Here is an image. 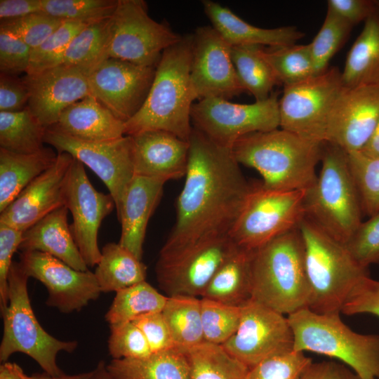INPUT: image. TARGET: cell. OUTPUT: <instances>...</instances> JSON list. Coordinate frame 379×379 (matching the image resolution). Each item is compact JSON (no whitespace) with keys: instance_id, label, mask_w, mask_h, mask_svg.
I'll return each mask as SVG.
<instances>
[{"instance_id":"cell-24","label":"cell","mask_w":379,"mask_h":379,"mask_svg":"<svg viewBox=\"0 0 379 379\" xmlns=\"http://www.w3.org/2000/svg\"><path fill=\"white\" fill-rule=\"evenodd\" d=\"M165 182L135 175L117 213L121 226L119 244L140 260L147 224L160 201Z\"/></svg>"},{"instance_id":"cell-2","label":"cell","mask_w":379,"mask_h":379,"mask_svg":"<svg viewBox=\"0 0 379 379\" xmlns=\"http://www.w3.org/2000/svg\"><path fill=\"white\" fill-rule=\"evenodd\" d=\"M192 46L193 34H189L163 52L142 107L124 123L125 135L164 131L189 141L195 100L190 83Z\"/></svg>"},{"instance_id":"cell-60","label":"cell","mask_w":379,"mask_h":379,"mask_svg":"<svg viewBox=\"0 0 379 379\" xmlns=\"http://www.w3.org/2000/svg\"><path fill=\"white\" fill-rule=\"evenodd\" d=\"M90 379H114L107 370L105 361H100L97 366L92 370Z\"/></svg>"},{"instance_id":"cell-23","label":"cell","mask_w":379,"mask_h":379,"mask_svg":"<svg viewBox=\"0 0 379 379\" xmlns=\"http://www.w3.org/2000/svg\"><path fill=\"white\" fill-rule=\"evenodd\" d=\"M130 136L133 142L135 175L165 182L185 177L189 141L164 131H147Z\"/></svg>"},{"instance_id":"cell-38","label":"cell","mask_w":379,"mask_h":379,"mask_svg":"<svg viewBox=\"0 0 379 379\" xmlns=\"http://www.w3.org/2000/svg\"><path fill=\"white\" fill-rule=\"evenodd\" d=\"M111 18L89 24L79 32L65 50L61 64L92 70L100 62L108 58L107 49Z\"/></svg>"},{"instance_id":"cell-43","label":"cell","mask_w":379,"mask_h":379,"mask_svg":"<svg viewBox=\"0 0 379 379\" xmlns=\"http://www.w3.org/2000/svg\"><path fill=\"white\" fill-rule=\"evenodd\" d=\"M118 0H41V11L64 21L86 24L109 18Z\"/></svg>"},{"instance_id":"cell-53","label":"cell","mask_w":379,"mask_h":379,"mask_svg":"<svg viewBox=\"0 0 379 379\" xmlns=\"http://www.w3.org/2000/svg\"><path fill=\"white\" fill-rule=\"evenodd\" d=\"M29 89L24 79L1 73L0 112H14L27 107Z\"/></svg>"},{"instance_id":"cell-44","label":"cell","mask_w":379,"mask_h":379,"mask_svg":"<svg viewBox=\"0 0 379 379\" xmlns=\"http://www.w3.org/2000/svg\"><path fill=\"white\" fill-rule=\"evenodd\" d=\"M88 25L65 21L43 43L32 51L26 74H34L60 65L63 54L72 40Z\"/></svg>"},{"instance_id":"cell-51","label":"cell","mask_w":379,"mask_h":379,"mask_svg":"<svg viewBox=\"0 0 379 379\" xmlns=\"http://www.w3.org/2000/svg\"><path fill=\"white\" fill-rule=\"evenodd\" d=\"M23 232L0 223V308L3 312L8 304V277L13 263L12 258L19 249Z\"/></svg>"},{"instance_id":"cell-13","label":"cell","mask_w":379,"mask_h":379,"mask_svg":"<svg viewBox=\"0 0 379 379\" xmlns=\"http://www.w3.org/2000/svg\"><path fill=\"white\" fill-rule=\"evenodd\" d=\"M45 143L57 153L67 152L87 166L107 187L114 199L117 214L124 194L135 176L133 142L130 135L107 141H84L51 126Z\"/></svg>"},{"instance_id":"cell-46","label":"cell","mask_w":379,"mask_h":379,"mask_svg":"<svg viewBox=\"0 0 379 379\" xmlns=\"http://www.w3.org/2000/svg\"><path fill=\"white\" fill-rule=\"evenodd\" d=\"M64 22L41 12L19 18L1 20L0 29L15 35L33 50Z\"/></svg>"},{"instance_id":"cell-10","label":"cell","mask_w":379,"mask_h":379,"mask_svg":"<svg viewBox=\"0 0 379 379\" xmlns=\"http://www.w3.org/2000/svg\"><path fill=\"white\" fill-rule=\"evenodd\" d=\"M166 24L152 19L143 0H118L111 18L107 58L157 67L163 52L181 39Z\"/></svg>"},{"instance_id":"cell-58","label":"cell","mask_w":379,"mask_h":379,"mask_svg":"<svg viewBox=\"0 0 379 379\" xmlns=\"http://www.w3.org/2000/svg\"><path fill=\"white\" fill-rule=\"evenodd\" d=\"M360 152L370 157H379V120L371 137Z\"/></svg>"},{"instance_id":"cell-11","label":"cell","mask_w":379,"mask_h":379,"mask_svg":"<svg viewBox=\"0 0 379 379\" xmlns=\"http://www.w3.org/2000/svg\"><path fill=\"white\" fill-rule=\"evenodd\" d=\"M194 127L215 143L232 148L240 138L280 127L278 94L262 101L237 104L220 98H206L193 104Z\"/></svg>"},{"instance_id":"cell-39","label":"cell","mask_w":379,"mask_h":379,"mask_svg":"<svg viewBox=\"0 0 379 379\" xmlns=\"http://www.w3.org/2000/svg\"><path fill=\"white\" fill-rule=\"evenodd\" d=\"M262 54L279 84L284 86H292L315 76L309 44H293L269 50L262 48Z\"/></svg>"},{"instance_id":"cell-3","label":"cell","mask_w":379,"mask_h":379,"mask_svg":"<svg viewBox=\"0 0 379 379\" xmlns=\"http://www.w3.org/2000/svg\"><path fill=\"white\" fill-rule=\"evenodd\" d=\"M323 143L277 128L244 135L231 149L239 164L260 174L265 188L300 190L308 189L316 180Z\"/></svg>"},{"instance_id":"cell-7","label":"cell","mask_w":379,"mask_h":379,"mask_svg":"<svg viewBox=\"0 0 379 379\" xmlns=\"http://www.w3.org/2000/svg\"><path fill=\"white\" fill-rule=\"evenodd\" d=\"M340 313L319 314L305 307L288 314L294 351L335 358L361 379H379V335L353 331Z\"/></svg>"},{"instance_id":"cell-61","label":"cell","mask_w":379,"mask_h":379,"mask_svg":"<svg viewBox=\"0 0 379 379\" xmlns=\"http://www.w3.org/2000/svg\"><path fill=\"white\" fill-rule=\"evenodd\" d=\"M378 6L379 7V1H377Z\"/></svg>"},{"instance_id":"cell-8","label":"cell","mask_w":379,"mask_h":379,"mask_svg":"<svg viewBox=\"0 0 379 379\" xmlns=\"http://www.w3.org/2000/svg\"><path fill=\"white\" fill-rule=\"evenodd\" d=\"M28 278L20 262L13 261L8 277V304L1 312L4 330L0 361H7L13 354L20 352L33 359L48 374L62 375L56 362L57 354L60 351L74 352L78 343L58 340L42 328L29 300Z\"/></svg>"},{"instance_id":"cell-21","label":"cell","mask_w":379,"mask_h":379,"mask_svg":"<svg viewBox=\"0 0 379 379\" xmlns=\"http://www.w3.org/2000/svg\"><path fill=\"white\" fill-rule=\"evenodd\" d=\"M91 69L61 64L23 78L29 98L27 108L47 128L55 125L62 112L74 102L91 95Z\"/></svg>"},{"instance_id":"cell-12","label":"cell","mask_w":379,"mask_h":379,"mask_svg":"<svg viewBox=\"0 0 379 379\" xmlns=\"http://www.w3.org/2000/svg\"><path fill=\"white\" fill-rule=\"evenodd\" d=\"M343 88L341 72L335 67L284 86L279 100L280 128L314 142H325L328 117Z\"/></svg>"},{"instance_id":"cell-28","label":"cell","mask_w":379,"mask_h":379,"mask_svg":"<svg viewBox=\"0 0 379 379\" xmlns=\"http://www.w3.org/2000/svg\"><path fill=\"white\" fill-rule=\"evenodd\" d=\"M253 252L237 246L217 270L201 298L237 307L250 300Z\"/></svg>"},{"instance_id":"cell-47","label":"cell","mask_w":379,"mask_h":379,"mask_svg":"<svg viewBox=\"0 0 379 379\" xmlns=\"http://www.w3.org/2000/svg\"><path fill=\"white\" fill-rule=\"evenodd\" d=\"M344 245L361 267L379 264V212L361 222Z\"/></svg>"},{"instance_id":"cell-30","label":"cell","mask_w":379,"mask_h":379,"mask_svg":"<svg viewBox=\"0 0 379 379\" xmlns=\"http://www.w3.org/2000/svg\"><path fill=\"white\" fill-rule=\"evenodd\" d=\"M343 87L379 84V7L364 22L341 72Z\"/></svg>"},{"instance_id":"cell-35","label":"cell","mask_w":379,"mask_h":379,"mask_svg":"<svg viewBox=\"0 0 379 379\" xmlns=\"http://www.w3.org/2000/svg\"><path fill=\"white\" fill-rule=\"evenodd\" d=\"M167 296L144 281L116 292V295L105 318L109 326L132 322L138 317L161 312Z\"/></svg>"},{"instance_id":"cell-48","label":"cell","mask_w":379,"mask_h":379,"mask_svg":"<svg viewBox=\"0 0 379 379\" xmlns=\"http://www.w3.org/2000/svg\"><path fill=\"white\" fill-rule=\"evenodd\" d=\"M109 328L108 350L113 359H141L152 354L143 333L133 322Z\"/></svg>"},{"instance_id":"cell-31","label":"cell","mask_w":379,"mask_h":379,"mask_svg":"<svg viewBox=\"0 0 379 379\" xmlns=\"http://www.w3.org/2000/svg\"><path fill=\"white\" fill-rule=\"evenodd\" d=\"M107 368L114 379H190L187 352L178 347L145 358L112 359Z\"/></svg>"},{"instance_id":"cell-27","label":"cell","mask_w":379,"mask_h":379,"mask_svg":"<svg viewBox=\"0 0 379 379\" xmlns=\"http://www.w3.org/2000/svg\"><path fill=\"white\" fill-rule=\"evenodd\" d=\"M52 127L84 141H107L125 135L124 122L92 95L65 109Z\"/></svg>"},{"instance_id":"cell-49","label":"cell","mask_w":379,"mask_h":379,"mask_svg":"<svg viewBox=\"0 0 379 379\" xmlns=\"http://www.w3.org/2000/svg\"><path fill=\"white\" fill-rule=\"evenodd\" d=\"M32 48L12 33L0 29V72L16 75L27 73Z\"/></svg>"},{"instance_id":"cell-1","label":"cell","mask_w":379,"mask_h":379,"mask_svg":"<svg viewBox=\"0 0 379 379\" xmlns=\"http://www.w3.org/2000/svg\"><path fill=\"white\" fill-rule=\"evenodd\" d=\"M175 224L159 260L173 259L201 242L230 236L251 190L232 149L193 127Z\"/></svg>"},{"instance_id":"cell-19","label":"cell","mask_w":379,"mask_h":379,"mask_svg":"<svg viewBox=\"0 0 379 379\" xmlns=\"http://www.w3.org/2000/svg\"><path fill=\"white\" fill-rule=\"evenodd\" d=\"M190 83L194 99H226L244 92L231 58V46L211 26L193 34Z\"/></svg>"},{"instance_id":"cell-4","label":"cell","mask_w":379,"mask_h":379,"mask_svg":"<svg viewBox=\"0 0 379 379\" xmlns=\"http://www.w3.org/2000/svg\"><path fill=\"white\" fill-rule=\"evenodd\" d=\"M310 297L298 227L253 251L251 299L288 315L308 307Z\"/></svg>"},{"instance_id":"cell-40","label":"cell","mask_w":379,"mask_h":379,"mask_svg":"<svg viewBox=\"0 0 379 379\" xmlns=\"http://www.w3.org/2000/svg\"><path fill=\"white\" fill-rule=\"evenodd\" d=\"M347 161L362 212L371 217L379 212V157L357 151L347 153Z\"/></svg>"},{"instance_id":"cell-9","label":"cell","mask_w":379,"mask_h":379,"mask_svg":"<svg viewBox=\"0 0 379 379\" xmlns=\"http://www.w3.org/2000/svg\"><path fill=\"white\" fill-rule=\"evenodd\" d=\"M305 193L252 186L230 237L237 246L255 251L297 227L305 216Z\"/></svg>"},{"instance_id":"cell-18","label":"cell","mask_w":379,"mask_h":379,"mask_svg":"<svg viewBox=\"0 0 379 379\" xmlns=\"http://www.w3.org/2000/svg\"><path fill=\"white\" fill-rule=\"evenodd\" d=\"M20 263L29 277L39 280L46 288V305L62 313L81 310L101 293L94 273L77 270L49 254L22 251Z\"/></svg>"},{"instance_id":"cell-37","label":"cell","mask_w":379,"mask_h":379,"mask_svg":"<svg viewBox=\"0 0 379 379\" xmlns=\"http://www.w3.org/2000/svg\"><path fill=\"white\" fill-rule=\"evenodd\" d=\"M190 379H246L248 368L221 345L203 343L185 350Z\"/></svg>"},{"instance_id":"cell-25","label":"cell","mask_w":379,"mask_h":379,"mask_svg":"<svg viewBox=\"0 0 379 379\" xmlns=\"http://www.w3.org/2000/svg\"><path fill=\"white\" fill-rule=\"evenodd\" d=\"M212 27L230 46L258 45L279 48L295 44L304 36L296 27L265 29L249 24L229 8L213 1H202Z\"/></svg>"},{"instance_id":"cell-34","label":"cell","mask_w":379,"mask_h":379,"mask_svg":"<svg viewBox=\"0 0 379 379\" xmlns=\"http://www.w3.org/2000/svg\"><path fill=\"white\" fill-rule=\"evenodd\" d=\"M262 46L241 45L231 46V58L238 79L245 91L255 101L267 99L273 87L279 84L273 70L262 54Z\"/></svg>"},{"instance_id":"cell-14","label":"cell","mask_w":379,"mask_h":379,"mask_svg":"<svg viewBox=\"0 0 379 379\" xmlns=\"http://www.w3.org/2000/svg\"><path fill=\"white\" fill-rule=\"evenodd\" d=\"M221 346L251 368L270 356L294 350V335L284 314L251 299L241 306L237 331Z\"/></svg>"},{"instance_id":"cell-57","label":"cell","mask_w":379,"mask_h":379,"mask_svg":"<svg viewBox=\"0 0 379 379\" xmlns=\"http://www.w3.org/2000/svg\"><path fill=\"white\" fill-rule=\"evenodd\" d=\"M0 379H32L16 363L5 361L0 365Z\"/></svg>"},{"instance_id":"cell-29","label":"cell","mask_w":379,"mask_h":379,"mask_svg":"<svg viewBox=\"0 0 379 379\" xmlns=\"http://www.w3.org/2000/svg\"><path fill=\"white\" fill-rule=\"evenodd\" d=\"M57 156L51 147H44L33 154H18L0 148V213L50 168Z\"/></svg>"},{"instance_id":"cell-16","label":"cell","mask_w":379,"mask_h":379,"mask_svg":"<svg viewBox=\"0 0 379 379\" xmlns=\"http://www.w3.org/2000/svg\"><path fill=\"white\" fill-rule=\"evenodd\" d=\"M230 236L207 240L167 260H158L156 274L160 288L172 295L201 296L210 281L236 248Z\"/></svg>"},{"instance_id":"cell-33","label":"cell","mask_w":379,"mask_h":379,"mask_svg":"<svg viewBox=\"0 0 379 379\" xmlns=\"http://www.w3.org/2000/svg\"><path fill=\"white\" fill-rule=\"evenodd\" d=\"M161 313L175 347L187 350L204 343L201 298L180 295L167 296Z\"/></svg>"},{"instance_id":"cell-5","label":"cell","mask_w":379,"mask_h":379,"mask_svg":"<svg viewBox=\"0 0 379 379\" xmlns=\"http://www.w3.org/2000/svg\"><path fill=\"white\" fill-rule=\"evenodd\" d=\"M310 287L308 308L319 314L340 312L349 294L368 269L359 265L345 245L308 218L298 224Z\"/></svg>"},{"instance_id":"cell-32","label":"cell","mask_w":379,"mask_h":379,"mask_svg":"<svg viewBox=\"0 0 379 379\" xmlns=\"http://www.w3.org/2000/svg\"><path fill=\"white\" fill-rule=\"evenodd\" d=\"M101 292H117L145 281L147 267L119 243H108L101 250L95 270Z\"/></svg>"},{"instance_id":"cell-54","label":"cell","mask_w":379,"mask_h":379,"mask_svg":"<svg viewBox=\"0 0 379 379\" xmlns=\"http://www.w3.org/2000/svg\"><path fill=\"white\" fill-rule=\"evenodd\" d=\"M328 9L332 11L352 27L366 21L377 9V1L328 0Z\"/></svg>"},{"instance_id":"cell-22","label":"cell","mask_w":379,"mask_h":379,"mask_svg":"<svg viewBox=\"0 0 379 379\" xmlns=\"http://www.w3.org/2000/svg\"><path fill=\"white\" fill-rule=\"evenodd\" d=\"M74 158L58 153L54 164L33 180L0 214V223L24 232L65 206V187Z\"/></svg>"},{"instance_id":"cell-20","label":"cell","mask_w":379,"mask_h":379,"mask_svg":"<svg viewBox=\"0 0 379 379\" xmlns=\"http://www.w3.org/2000/svg\"><path fill=\"white\" fill-rule=\"evenodd\" d=\"M379 120V84L343 87L328 115L326 142L347 153L361 150Z\"/></svg>"},{"instance_id":"cell-17","label":"cell","mask_w":379,"mask_h":379,"mask_svg":"<svg viewBox=\"0 0 379 379\" xmlns=\"http://www.w3.org/2000/svg\"><path fill=\"white\" fill-rule=\"evenodd\" d=\"M65 206L72 214L70 230L84 261L88 267L97 265L101 258L98 244L99 228L115 208V203L109 193L95 189L84 164L76 159L66 184Z\"/></svg>"},{"instance_id":"cell-36","label":"cell","mask_w":379,"mask_h":379,"mask_svg":"<svg viewBox=\"0 0 379 379\" xmlns=\"http://www.w3.org/2000/svg\"><path fill=\"white\" fill-rule=\"evenodd\" d=\"M45 128L27 107L0 112V148L18 154H33L44 147Z\"/></svg>"},{"instance_id":"cell-15","label":"cell","mask_w":379,"mask_h":379,"mask_svg":"<svg viewBox=\"0 0 379 379\" xmlns=\"http://www.w3.org/2000/svg\"><path fill=\"white\" fill-rule=\"evenodd\" d=\"M157 67L108 58L88 75L91 95L126 123L142 107Z\"/></svg>"},{"instance_id":"cell-42","label":"cell","mask_w":379,"mask_h":379,"mask_svg":"<svg viewBox=\"0 0 379 379\" xmlns=\"http://www.w3.org/2000/svg\"><path fill=\"white\" fill-rule=\"evenodd\" d=\"M201 322L204 342L222 345L237 331L241 307L201 298Z\"/></svg>"},{"instance_id":"cell-59","label":"cell","mask_w":379,"mask_h":379,"mask_svg":"<svg viewBox=\"0 0 379 379\" xmlns=\"http://www.w3.org/2000/svg\"><path fill=\"white\" fill-rule=\"evenodd\" d=\"M92 371L76 375H51L46 372L42 373H34L32 375V379H90Z\"/></svg>"},{"instance_id":"cell-50","label":"cell","mask_w":379,"mask_h":379,"mask_svg":"<svg viewBox=\"0 0 379 379\" xmlns=\"http://www.w3.org/2000/svg\"><path fill=\"white\" fill-rule=\"evenodd\" d=\"M346 315L369 314L379 319V280L366 276L353 288L342 309Z\"/></svg>"},{"instance_id":"cell-41","label":"cell","mask_w":379,"mask_h":379,"mask_svg":"<svg viewBox=\"0 0 379 379\" xmlns=\"http://www.w3.org/2000/svg\"><path fill=\"white\" fill-rule=\"evenodd\" d=\"M352 28L349 22L327 9L321 29L309 44L315 75L328 68L330 60L345 43Z\"/></svg>"},{"instance_id":"cell-55","label":"cell","mask_w":379,"mask_h":379,"mask_svg":"<svg viewBox=\"0 0 379 379\" xmlns=\"http://www.w3.org/2000/svg\"><path fill=\"white\" fill-rule=\"evenodd\" d=\"M300 379H361L346 365L335 361L311 363Z\"/></svg>"},{"instance_id":"cell-26","label":"cell","mask_w":379,"mask_h":379,"mask_svg":"<svg viewBox=\"0 0 379 379\" xmlns=\"http://www.w3.org/2000/svg\"><path fill=\"white\" fill-rule=\"evenodd\" d=\"M68 208L62 206L53 211L23 232L19 250L49 254L79 271H87L67 222Z\"/></svg>"},{"instance_id":"cell-56","label":"cell","mask_w":379,"mask_h":379,"mask_svg":"<svg viewBox=\"0 0 379 379\" xmlns=\"http://www.w3.org/2000/svg\"><path fill=\"white\" fill-rule=\"evenodd\" d=\"M41 12V0L0 1L1 20L19 18Z\"/></svg>"},{"instance_id":"cell-45","label":"cell","mask_w":379,"mask_h":379,"mask_svg":"<svg viewBox=\"0 0 379 379\" xmlns=\"http://www.w3.org/2000/svg\"><path fill=\"white\" fill-rule=\"evenodd\" d=\"M312 362L302 352L276 354L248 368L246 379H300Z\"/></svg>"},{"instance_id":"cell-6","label":"cell","mask_w":379,"mask_h":379,"mask_svg":"<svg viewBox=\"0 0 379 379\" xmlns=\"http://www.w3.org/2000/svg\"><path fill=\"white\" fill-rule=\"evenodd\" d=\"M320 161L319 174L306 190L305 217L344 244L361 222L363 214L347 153L325 142Z\"/></svg>"},{"instance_id":"cell-52","label":"cell","mask_w":379,"mask_h":379,"mask_svg":"<svg viewBox=\"0 0 379 379\" xmlns=\"http://www.w3.org/2000/svg\"><path fill=\"white\" fill-rule=\"evenodd\" d=\"M132 322L143 333L152 353L175 347L161 312L142 315Z\"/></svg>"}]
</instances>
